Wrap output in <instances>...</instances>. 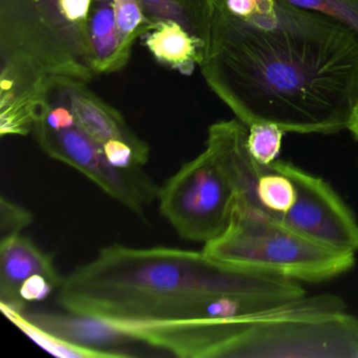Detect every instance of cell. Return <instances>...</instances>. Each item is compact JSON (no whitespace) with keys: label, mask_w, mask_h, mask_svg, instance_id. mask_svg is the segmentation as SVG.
Masks as SVG:
<instances>
[{"label":"cell","mask_w":358,"mask_h":358,"mask_svg":"<svg viewBox=\"0 0 358 358\" xmlns=\"http://www.w3.org/2000/svg\"><path fill=\"white\" fill-rule=\"evenodd\" d=\"M215 95L247 127L345 131L358 95V34L284 0H250L244 15L215 0L200 64Z\"/></svg>","instance_id":"6da1fadb"},{"label":"cell","mask_w":358,"mask_h":358,"mask_svg":"<svg viewBox=\"0 0 358 358\" xmlns=\"http://www.w3.org/2000/svg\"><path fill=\"white\" fill-rule=\"evenodd\" d=\"M305 295L297 280L229 267L203 251L119 243L102 247L57 289L66 312L115 328L247 322L278 311L282 299Z\"/></svg>","instance_id":"7a4b0ae2"},{"label":"cell","mask_w":358,"mask_h":358,"mask_svg":"<svg viewBox=\"0 0 358 358\" xmlns=\"http://www.w3.org/2000/svg\"><path fill=\"white\" fill-rule=\"evenodd\" d=\"M0 52L3 137L28 135L51 92L97 74L90 26L70 22L59 0H0Z\"/></svg>","instance_id":"3957f363"},{"label":"cell","mask_w":358,"mask_h":358,"mask_svg":"<svg viewBox=\"0 0 358 358\" xmlns=\"http://www.w3.org/2000/svg\"><path fill=\"white\" fill-rule=\"evenodd\" d=\"M202 251L229 267L307 282L336 278L356 262L354 252L324 246L236 202L225 231Z\"/></svg>","instance_id":"277c9868"},{"label":"cell","mask_w":358,"mask_h":358,"mask_svg":"<svg viewBox=\"0 0 358 358\" xmlns=\"http://www.w3.org/2000/svg\"><path fill=\"white\" fill-rule=\"evenodd\" d=\"M157 200L161 215L182 238L205 245L225 231L236 192L205 148L160 186Z\"/></svg>","instance_id":"5b68a950"},{"label":"cell","mask_w":358,"mask_h":358,"mask_svg":"<svg viewBox=\"0 0 358 358\" xmlns=\"http://www.w3.org/2000/svg\"><path fill=\"white\" fill-rule=\"evenodd\" d=\"M33 133L41 150L50 158L80 171L136 215H143L146 207L158 199L160 186L142 167L122 169L113 166L106 159L102 145L76 122L59 129L37 122Z\"/></svg>","instance_id":"8992f818"},{"label":"cell","mask_w":358,"mask_h":358,"mask_svg":"<svg viewBox=\"0 0 358 358\" xmlns=\"http://www.w3.org/2000/svg\"><path fill=\"white\" fill-rule=\"evenodd\" d=\"M271 165L288 176L297 192L292 208L278 221L324 246L356 253L357 220L332 186L286 161L275 160Z\"/></svg>","instance_id":"52a82bcc"},{"label":"cell","mask_w":358,"mask_h":358,"mask_svg":"<svg viewBox=\"0 0 358 358\" xmlns=\"http://www.w3.org/2000/svg\"><path fill=\"white\" fill-rule=\"evenodd\" d=\"M41 274L59 288L64 276L58 273L53 257L41 250L28 236L0 241V308L1 311L24 312L27 306L20 296L22 284Z\"/></svg>","instance_id":"ba28073f"},{"label":"cell","mask_w":358,"mask_h":358,"mask_svg":"<svg viewBox=\"0 0 358 358\" xmlns=\"http://www.w3.org/2000/svg\"><path fill=\"white\" fill-rule=\"evenodd\" d=\"M56 91L72 110L77 124L100 145L110 140H121L150 157V145L129 129L118 110L94 95L85 85H64Z\"/></svg>","instance_id":"9c48e42d"},{"label":"cell","mask_w":358,"mask_h":358,"mask_svg":"<svg viewBox=\"0 0 358 358\" xmlns=\"http://www.w3.org/2000/svg\"><path fill=\"white\" fill-rule=\"evenodd\" d=\"M24 313L33 324L64 341L85 347L110 349L113 345L131 341L108 322L89 316L71 313Z\"/></svg>","instance_id":"30bf717a"},{"label":"cell","mask_w":358,"mask_h":358,"mask_svg":"<svg viewBox=\"0 0 358 358\" xmlns=\"http://www.w3.org/2000/svg\"><path fill=\"white\" fill-rule=\"evenodd\" d=\"M144 41L159 62L182 74H192L202 62L204 43L177 22H156L154 28L144 34Z\"/></svg>","instance_id":"8fae6325"},{"label":"cell","mask_w":358,"mask_h":358,"mask_svg":"<svg viewBox=\"0 0 358 358\" xmlns=\"http://www.w3.org/2000/svg\"><path fill=\"white\" fill-rule=\"evenodd\" d=\"M150 22H175L189 34L206 43L215 0H139ZM205 47V45H204Z\"/></svg>","instance_id":"7c38bea8"},{"label":"cell","mask_w":358,"mask_h":358,"mask_svg":"<svg viewBox=\"0 0 358 358\" xmlns=\"http://www.w3.org/2000/svg\"><path fill=\"white\" fill-rule=\"evenodd\" d=\"M3 315L11 320L20 330L28 335L39 347L52 355L62 358H114L129 357V354L120 353L115 350L85 347L64 341L56 335L37 327L24 316V312L3 311Z\"/></svg>","instance_id":"4fadbf2b"},{"label":"cell","mask_w":358,"mask_h":358,"mask_svg":"<svg viewBox=\"0 0 358 358\" xmlns=\"http://www.w3.org/2000/svg\"><path fill=\"white\" fill-rule=\"evenodd\" d=\"M257 196L259 213L280 220L296 202L297 192L288 176L269 164L259 178Z\"/></svg>","instance_id":"5bb4252c"},{"label":"cell","mask_w":358,"mask_h":358,"mask_svg":"<svg viewBox=\"0 0 358 358\" xmlns=\"http://www.w3.org/2000/svg\"><path fill=\"white\" fill-rule=\"evenodd\" d=\"M113 5L121 49L129 57L137 37L143 36L156 24L146 17L139 0H114Z\"/></svg>","instance_id":"9a60e30c"},{"label":"cell","mask_w":358,"mask_h":358,"mask_svg":"<svg viewBox=\"0 0 358 358\" xmlns=\"http://www.w3.org/2000/svg\"><path fill=\"white\" fill-rule=\"evenodd\" d=\"M285 134L278 125L270 123L250 125L247 138L249 152L259 164H271L280 155Z\"/></svg>","instance_id":"2e32d148"},{"label":"cell","mask_w":358,"mask_h":358,"mask_svg":"<svg viewBox=\"0 0 358 358\" xmlns=\"http://www.w3.org/2000/svg\"><path fill=\"white\" fill-rule=\"evenodd\" d=\"M286 3L334 18L358 34V0H284Z\"/></svg>","instance_id":"e0dca14e"},{"label":"cell","mask_w":358,"mask_h":358,"mask_svg":"<svg viewBox=\"0 0 358 358\" xmlns=\"http://www.w3.org/2000/svg\"><path fill=\"white\" fill-rule=\"evenodd\" d=\"M33 221L34 215L28 209L3 196L0 198V241L20 236Z\"/></svg>","instance_id":"ac0fdd59"},{"label":"cell","mask_w":358,"mask_h":358,"mask_svg":"<svg viewBox=\"0 0 358 358\" xmlns=\"http://www.w3.org/2000/svg\"><path fill=\"white\" fill-rule=\"evenodd\" d=\"M58 287L45 276L36 274L31 276L22 284L20 290V296L26 305L35 301H45Z\"/></svg>","instance_id":"d6986e66"},{"label":"cell","mask_w":358,"mask_h":358,"mask_svg":"<svg viewBox=\"0 0 358 358\" xmlns=\"http://www.w3.org/2000/svg\"><path fill=\"white\" fill-rule=\"evenodd\" d=\"M64 15L74 24L90 26L91 0H59Z\"/></svg>","instance_id":"ffe728a7"},{"label":"cell","mask_w":358,"mask_h":358,"mask_svg":"<svg viewBox=\"0 0 358 358\" xmlns=\"http://www.w3.org/2000/svg\"><path fill=\"white\" fill-rule=\"evenodd\" d=\"M348 131L352 134L354 138L358 141V95L352 110L351 118H350Z\"/></svg>","instance_id":"44dd1931"}]
</instances>
